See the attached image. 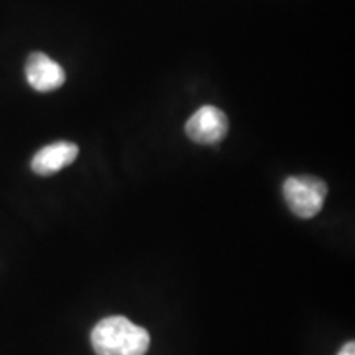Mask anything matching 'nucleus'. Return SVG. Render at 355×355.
<instances>
[{"label":"nucleus","mask_w":355,"mask_h":355,"mask_svg":"<svg viewBox=\"0 0 355 355\" xmlns=\"http://www.w3.org/2000/svg\"><path fill=\"white\" fill-rule=\"evenodd\" d=\"M227 115L214 105H204L186 122V135L199 145H214L227 135Z\"/></svg>","instance_id":"obj_3"},{"label":"nucleus","mask_w":355,"mask_h":355,"mask_svg":"<svg viewBox=\"0 0 355 355\" xmlns=\"http://www.w3.org/2000/svg\"><path fill=\"white\" fill-rule=\"evenodd\" d=\"M91 343L97 355H145L150 334L123 316H109L92 329Z\"/></svg>","instance_id":"obj_1"},{"label":"nucleus","mask_w":355,"mask_h":355,"mask_svg":"<svg viewBox=\"0 0 355 355\" xmlns=\"http://www.w3.org/2000/svg\"><path fill=\"white\" fill-rule=\"evenodd\" d=\"M283 194L293 214L311 219L322 209L327 186L314 176H291L283 184Z\"/></svg>","instance_id":"obj_2"},{"label":"nucleus","mask_w":355,"mask_h":355,"mask_svg":"<svg viewBox=\"0 0 355 355\" xmlns=\"http://www.w3.org/2000/svg\"><path fill=\"white\" fill-rule=\"evenodd\" d=\"M25 76L30 86L38 92L56 91L66 81L64 69L42 51H35L28 56L25 64Z\"/></svg>","instance_id":"obj_4"},{"label":"nucleus","mask_w":355,"mask_h":355,"mask_svg":"<svg viewBox=\"0 0 355 355\" xmlns=\"http://www.w3.org/2000/svg\"><path fill=\"white\" fill-rule=\"evenodd\" d=\"M339 355H355V344L354 343H347L340 349Z\"/></svg>","instance_id":"obj_6"},{"label":"nucleus","mask_w":355,"mask_h":355,"mask_svg":"<svg viewBox=\"0 0 355 355\" xmlns=\"http://www.w3.org/2000/svg\"><path fill=\"white\" fill-rule=\"evenodd\" d=\"M79 148L71 141H55L43 146L32 159V170L40 176H51L78 158Z\"/></svg>","instance_id":"obj_5"}]
</instances>
